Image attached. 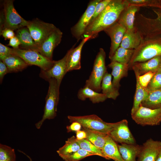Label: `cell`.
Returning a JSON list of instances; mask_svg holds the SVG:
<instances>
[{
	"label": "cell",
	"instance_id": "f546056e",
	"mask_svg": "<svg viewBox=\"0 0 161 161\" xmlns=\"http://www.w3.org/2000/svg\"><path fill=\"white\" fill-rule=\"evenodd\" d=\"M83 130L86 133V139L98 148L102 150L109 135L84 128Z\"/></svg>",
	"mask_w": 161,
	"mask_h": 161
},
{
	"label": "cell",
	"instance_id": "7dc6e473",
	"mask_svg": "<svg viewBox=\"0 0 161 161\" xmlns=\"http://www.w3.org/2000/svg\"><path fill=\"white\" fill-rule=\"evenodd\" d=\"M19 152H21V153H23L24 155H25L27 157H28V158L29 159L30 161H32V159L31 158V157L29 156L28 155H27L24 152L21 151H19Z\"/></svg>",
	"mask_w": 161,
	"mask_h": 161
},
{
	"label": "cell",
	"instance_id": "7bdbcfd3",
	"mask_svg": "<svg viewBox=\"0 0 161 161\" xmlns=\"http://www.w3.org/2000/svg\"><path fill=\"white\" fill-rule=\"evenodd\" d=\"M8 73L7 68L6 65L1 61H0V82L1 83L4 77Z\"/></svg>",
	"mask_w": 161,
	"mask_h": 161
},
{
	"label": "cell",
	"instance_id": "277c9868",
	"mask_svg": "<svg viewBox=\"0 0 161 161\" xmlns=\"http://www.w3.org/2000/svg\"><path fill=\"white\" fill-rule=\"evenodd\" d=\"M106 53L102 48L99 49L94 61L93 69L84 87H88L97 92L101 90V83L107 72L105 64Z\"/></svg>",
	"mask_w": 161,
	"mask_h": 161
},
{
	"label": "cell",
	"instance_id": "ab89813d",
	"mask_svg": "<svg viewBox=\"0 0 161 161\" xmlns=\"http://www.w3.org/2000/svg\"><path fill=\"white\" fill-rule=\"evenodd\" d=\"M11 49L1 43H0V59L2 61L11 54Z\"/></svg>",
	"mask_w": 161,
	"mask_h": 161
},
{
	"label": "cell",
	"instance_id": "8fae6325",
	"mask_svg": "<svg viewBox=\"0 0 161 161\" xmlns=\"http://www.w3.org/2000/svg\"><path fill=\"white\" fill-rule=\"evenodd\" d=\"M109 135L114 141L121 144H136L135 140L129 128L128 122L126 119L115 123Z\"/></svg>",
	"mask_w": 161,
	"mask_h": 161
},
{
	"label": "cell",
	"instance_id": "8d00e7d4",
	"mask_svg": "<svg viewBox=\"0 0 161 161\" xmlns=\"http://www.w3.org/2000/svg\"><path fill=\"white\" fill-rule=\"evenodd\" d=\"M161 89V70L159 69L149 82L146 89L148 92Z\"/></svg>",
	"mask_w": 161,
	"mask_h": 161
},
{
	"label": "cell",
	"instance_id": "1f68e13d",
	"mask_svg": "<svg viewBox=\"0 0 161 161\" xmlns=\"http://www.w3.org/2000/svg\"><path fill=\"white\" fill-rule=\"evenodd\" d=\"M134 51V49H126L120 47L110 59L111 61H116L129 64Z\"/></svg>",
	"mask_w": 161,
	"mask_h": 161
},
{
	"label": "cell",
	"instance_id": "74e56055",
	"mask_svg": "<svg viewBox=\"0 0 161 161\" xmlns=\"http://www.w3.org/2000/svg\"><path fill=\"white\" fill-rule=\"evenodd\" d=\"M111 1V0H101L95 7L94 13L90 23L93 21L103 10Z\"/></svg>",
	"mask_w": 161,
	"mask_h": 161
},
{
	"label": "cell",
	"instance_id": "5b68a950",
	"mask_svg": "<svg viewBox=\"0 0 161 161\" xmlns=\"http://www.w3.org/2000/svg\"><path fill=\"white\" fill-rule=\"evenodd\" d=\"M69 122L79 123L83 128L109 135L115 123H108L103 121L95 114L83 116H68Z\"/></svg>",
	"mask_w": 161,
	"mask_h": 161
},
{
	"label": "cell",
	"instance_id": "ffe728a7",
	"mask_svg": "<svg viewBox=\"0 0 161 161\" xmlns=\"http://www.w3.org/2000/svg\"><path fill=\"white\" fill-rule=\"evenodd\" d=\"M157 17L155 18L145 17L143 21L144 31L147 35L161 33V9H153Z\"/></svg>",
	"mask_w": 161,
	"mask_h": 161
},
{
	"label": "cell",
	"instance_id": "7402d4cb",
	"mask_svg": "<svg viewBox=\"0 0 161 161\" xmlns=\"http://www.w3.org/2000/svg\"><path fill=\"white\" fill-rule=\"evenodd\" d=\"M15 36L21 42L19 48L38 51V47L27 27H22L16 30Z\"/></svg>",
	"mask_w": 161,
	"mask_h": 161
},
{
	"label": "cell",
	"instance_id": "4dcf8cb0",
	"mask_svg": "<svg viewBox=\"0 0 161 161\" xmlns=\"http://www.w3.org/2000/svg\"><path fill=\"white\" fill-rule=\"evenodd\" d=\"M80 146L74 136L68 138L65 141V144L60 148L57 152L61 158L70 154L80 149Z\"/></svg>",
	"mask_w": 161,
	"mask_h": 161
},
{
	"label": "cell",
	"instance_id": "5bb4252c",
	"mask_svg": "<svg viewBox=\"0 0 161 161\" xmlns=\"http://www.w3.org/2000/svg\"><path fill=\"white\" fill-rule=\"evenodd\" d=\"M126 30V28L117 21L104 30L111 39V46L109 56L110 59L120 47Z\"/></svg>",
	"mask_w": 161,
	"mask_h": 161
},
{
	"label": "cell",
	"instance_id": "ee69618b",
	"mask_svg": "<svg viewBox=\"0 0 161 161\" xmlns=\"http://www.w3.org/2000/svg\"><path fill=\"white\" fill-rule=\"evenodd\" d=\"M21 42L18 38L16 36L10 39L8 45L12 47L13 49L19 48Z\"/></svg>",
	"mask_w": 161,
	"mask_h": 161
},
{
	"label": "cell",
	"instance_id": "f1b7e54d",
	"mask_svg": "<svg viewBox=\"0 0 161 161\" xmlns=\"http://www.w3.org/2000/svg\"><path fill=\"white\" fill-rule=\"evenodd\" d=\"M136 80V89L131 114L134 113L140 107L142 102L147 97L148 92L140 84L138 78V74L135 73Z\"/></svg>",
	"mask_w": 161,
	"mask_h": 161
},
{
	"label": "cell",
	"instance_id": "2e32d148",
	"mask_svg": "<svg viewBox=\"0 0 161 161\" xmlns=\"http://www.w3.org/2000/svg\"><path fill=\"white\" fill-rule=\"evenodd\" d=\"M92 39H93L92 36L83 38L77 47L74 48L73 46L67 51L66 61L67 72L80 69L81 56L82 49L86 42Z\"/></svg>",
	"mask_w": 161,
	"mask_h": 161
},
{
	"label": "cell",
	"instance_id": "7c38bea8",
	"mask_svg": "<svg viewBox=\"0 0 161 161\" xmlns=\"http://www.w3.org/2000/svg\"><path fill=\"white\" fill-rule=\"evenodd\" d=\"M67 57L66 53L61 59L54 61V64L50 68L46 70H41L40 77L47 81L51 78L55 79L60 86L63 78L68 72L66 66Z\"/></svg>",
	"mask_w": 161,
	"mask_h": 161
},
{
	"label": "cell",
	"instance_id": "836d02e7",
	"mask_svg": "<svg viewBox=\"0 0 161 161\" xmlns=\"http://www.w3.org/2000/svg\"><path fill=\"white\" fill-rule=\"evenodd\" d=\"M0 161H16L14 149L9 146L0 143Z\"/></svg>",
	"mask_w": 161,
	"mask_h": 161
},
{
	"label": "cell",
	"instance_id": "d6986e66",
	"mask_svg": "<svg viewBox=\"0 0 161 161\" xmlns=\"http://www.w3.org/2000/svg\"><path fill=\"white\" fill-rule=\"evenodd\" d=\"M108 66L112 69V75L113 76L112 81L115 88L119 89L120 85L121 79L128 75L129 69L128 64H124L116 61H111Z\"/></svg>",
	"mask_w": 161,
	"mask_h": 161
},
{
	"label": "cell",
	"instance_id": "3957f363",
	"mask_svg": "<svg viewBox=\"0 0 161 161\" xmlns=\"http://www.w3.org/2000/svg\"><path fill=\"white\" fill-rule=\"evenodd\" d=\"M48 81L49 83V86L45 98L44 113L42 119L35 125L38 129L41 128L46 120L54 119L57 115L60 86L55 79L51 78Z\"/></svg>",
	"mask_w": 161,
	"mask_h": 161
},
{
	"label": "cell",
	"instance_id": "e0dca14e",
	"mask_svg": "<svg viewBox=\"0 0 161 161\" xmlns=\"http://www.w3.org/2000/svg\"><path fill=\"white\" fill-rule=\"evenodd\" d=\"M140 7L128 5L122 12L117 22L124 26L126 30H135L134 22L136 13Z\"/></svg>",
	"mask_w": 161,
	"mask_h": 161
},
{
	"label": "cell",
	"instance_id": "484cf974",
	"mask_svg": "<svg viewBox=\"0 0 161 161\" xmlns=\"http://www.w3.org/2000/svg\"><path fill=\"white\" fill-rule=\"evenodd\" d=\"M77 96L79 99L82 100L89 98L94 103L103 102L107 98L106 96L102 93L96 92L88 87L84 86L79 90Z\"/></svg>",
	"mask_w": 161,
	"mask_h": 161
},
{
	"label": "cell",
	"instance_id": "4316f807",
	"mask_svg": "<svg viewBox=\"0 0 161 161\" xmlns=\"http://www.w3.org/2000/svg\"><path fill=\"white\" fill-rule=\"evenodd\" d=\"M102 93L106 95L107 98L115 100L119 95V89L113 85L112 75L107 72L102 79L101 86Z\"/></svg>",
	"mask_w": 161,
	"mask_h": 161
},
{
	"label": "cell",
	"instance_id": "8992f818",
	"mask_svg": "<svg viewBox=\"0 0 161 161\" xmlns=\"http://www.w3.org/2000/svg\"><path fill=\"white\" fill-rule=\"evenodd\" d=\"M11 54L19 56L29 66L34 65L38 66L42 70L49 69L54 63V61L50 60L38 52L33 50L11 48Z\"/></svg>",
	"mask_w": 161,
	"mask_h": 161
},
{
	"label": "cell",
	"instance_id": "b9f144b4",
	"mask_svg": "<svg viewBox=\"0 0 161 161\" xmlns=\"http://www.w3.org/2000/svg\"><path fill=\"white\" fill-rule=\"evenodd\" d=\"M81 125L78 123L74 122L71 124L66 127L67 132H69L72 131H77L80 130L81 127Z\"/></svg>",
	"mask_w": 161,
	"mask_h": 161
},
{
	"label": "cell",
	"instance_id": "d590c367",
	"mask_svg": "<svg viewBox=\"0 0 161 161\" xmlns=\"http://www.w3.org/2000/svg\"><path fill=\"white\" fill-rule=\"evenodd\" d=\"M95 155L94 154L80 148L74 153L61 158L64 161H80L86 157Z\"/></svg>",
	"mask_w": 161,
	"mask_h": 161
},
{
	"label": "cell",
	"instance_id": "30bf717a",
	"mask_svg": "<svg viewBox=\"0 0 161 161\" xmlns=\"http://www.w3.org/2000/svg\"><path fill=\"white\" fill-rule=\"evenodd\" d=\"M100 1L93 0L89 2L86 10L79 21L71 28V33L78 41L82 38L93 15L95 7Z\"/></svg>",
	"mask_w": 161,
	"mask_h": 161
},
{
	"label": "cell",
	"instance_id": "60d3db41",
	"mask_svg": "<svg viewBox=\"0 0 161 161\" xmlns=\"http://www.w3.org/2000/svg\"><path fill=\"white\" fill-rule=\"evenodd\" d=\"M0 35H2L5 40L10 39L15 36L13 30L7 28H5L0 31Z\"/></svg>",
	"mask_w": 161,
	"mask_h": 161
},
{
	"label": "cell",
	"instance_id": "ba28073f",
	"mask_svg": "<svg viewBox=\"0 0 161 161\" xmlns=\"http://www.w3.org/2000/svg\"><path fill=\"white\" fill-rule=\"evenodd\" d=\"M27 27L38 49L44 41L56 28L53 24L44 22L38 18L28 21Z\"/></svg>",
	"mask_w": 161,
	"mask_h": 161
},
{
	"label": "cell",
	"instance_id": "bcb514c9",
	"mask_svg": "<svg viewBox=\"0 0 161 161\" xmlns=\"http://www.w3.org/2000/svg\"><path fill=\"white\" fill-rule=\"evenodd\" d=\"M155 161H161V147Z\"/></svg>",
	"mask_w": 161,
	"mask_h": 161
},
{
	"label": "cell",
	"instance_id": "9c48e42d",
	"mask_svg": "<svg viewBox=\"0 0 161 161\" xmlns=\"http://www.w3.org/2000/svg\"><path fill=\"white\" fill-rule=\"evenodd\" d=\"M131 115L137 123L142 126L157 125L161 122V108L152 109L140 104L137 111Z\"/></svg>",
	"mask_w": 161,
	"mask_h": 161
},
{
	"label": "cell",
	"instance_id": "681fc988",
	"mask_svg": "<svg viewBox=\"0 0 161 161\" xmlns=\"http://www.w3.org/2000/svg\"></svg>",
	"mask_w": 161,
	"mask_h": 161
},
{
	"label": "cell",
	"instance_id": "6da1fadb",
	"mask_svg": "<svg viewBox=\"0 0 161 161\" xmlns=\"http://www.w3.org/2000/svg\"><path fill=\"white\" fill-rule=\"evenodd\" d=\"M128 5L125 0H111L103 10L89 24L82 38L92 36L94 38L98 33L116 22L123 10Z\"/></svg>",
	"mask_w": 161,
	"mask_h": 161
},
{
	"label": "cell",
	"instance_id": "f6af8a7d",
	"mask_svg": "<svg viewBox=\"0 0 161 161\" xmlns=\"http://www.w3.org/2000/svg\"><path fill=\"white\" fill-rule=\"evenodd\" d=\"M76 139L77 140H81L86 139V132L83 130H79L76 132Z\"/></svg>",
	"mask_w": 161,
	"mask_h": 161
},
{
	"label": "cell",
	"instance_id": "f35d334b",
	"mask_svg": "<svg viewBox=\"0 0 161 161\" xmlns=\"http://www.w3.org/2000/svg\"><path fill=\"white\" fill-rule=\"evenodd\" d=\"M155 73L156 72H149L140 76L138 74V78L139 81L143 87L145 89L147 88L149 82Z\"/></svg>",
	"mask_w": 161,
	"mask_h": 161
},
{
	"label": "cell",
	"instance_id": "7a4b0ae2",
	"mask_svg": "<svg viewBox=\"0 0 161 161\" xmlns=\"http://www.w3.org/2000/svg\"><path fill=\"white\" fill-rule=\"evenodd\" d=\"M159 56H161V33L145 36L134 50L128 64L129 69H131L135 63L144 62Z\"/></svg>",
	"mask_w": 161,
	"mask_h": 161
},
{
	"label": "cell",
	"instance_id": "cb8c5ba5",
	"mask_svg": "<svg viewBox=\"0 0 161 161\" xmlns=\"http://www.w3.org/2000/svg\"><path fill=\"white\" fill-rule=\"evenodd\" d=\"M1 61L7 66L8 73L21 71L29 66L21 58L12 54L6 57Z\"/></svg>",
	"mask_w": 161,
	"mask_h": 161
},
{
	"label": "cell",
	"instance_id": "d6a6232c",
	"mask_svg": "<svg viewBox=\"0 0 161 161\" xmlns=\"http://www.w3.org/2000/svg\"><path fill=\"white\" fill-rule=\"evenodd\" d=\"M128 5L139 7H150L161 9V0H125Z\"/></svg>",
	"mask_w": 161,
	"mask_h": 161
},
{
	"label": "cell",
	"instance_id": "44dd1931",
	"mask_svg": "<svg viewBox=\"0 0 161 161\" xmlns=\"http://www.w3.org/2000/svg\"><path fill=\"white\" fill-rule=\"evenodd\" d=\"M143 37L136 30H126L120 47L131 49H136L141 44Z\"/></svg>",
	"mask_w": 161,
	"mask_h": 161
},
{
	"label": "cell",
	"instance_id": "603a6c76",
	"mask_svg": "<svg viewBox=\"0 0 161 161\" xmlns=\"http://www.w3.org/2000/svg\"><path fill=\"white\" fill-rule=\"evenodd\" d=\"M102 151L104 158L114 161H124L120 153L118 145L111 137L108 135Z\"/></svg>",
	"mask_w": 161,
	"mask_h": 161
},
{
	"label": "cell",
	"instance_id": "9a60e30c",
	"mask_svg": "<svg viewBox=\"0 0 161 161\" xmlns=\"http://www.w3.org/2000/svg\"><path fill=\"white\" fill-rule=\"evenodd\" d=\"M161 147V141L148 139L141 146L137 161H155Z\"/></svg>",
	"mask_w": 161,
	"mask_h": 161
},
{
	"label": "cell",
	"instance_id": "f907efd6",
	"mask_svg": "<svg viewBox=\"0 0 161 161\" xmlns=\"http://www.w3.org/2000/svg\"></svg>",
	"mask_w": 161,
	"mask_h": 161
},
{
	"label": "cell",
	"instance_id": "c3c4849f",
	"mask_svg": "<svg viewBox=\"0 0 161 161\" xmlns=\"http://www.w3.org/2000/svg\"><path fill=\"white\" fill-rule=\"evenodd\" d=\"M160 69L161 70V64L160 65Z\"/></svg>",
	"mask_w": 161,
	"mask_h": 161
},
{
	"label": "cell",
	"instance_id": "e575fe53",
	"mask_svg": "<svg viewBox=\"0 0 161 161\" xmlns=\"http://www.w3.org/2000/svg\"><path fill=\"white\" fill-rule=\"evenodd\" d=\"M76 140L81 148L94 154L96 155L104 158L102 150L97 147L87 139H84L81 140H77L76 139Z\"/></svg>",
	"mask_w": 161,
	"mask_h": 161
},
{
	"label": "cell",
	"instance_id": "ac0fdd59",
	"mask_svg": "<svg viewBox=\"0 0 161 161\" xmlns=\"http://www.w3.org/2000/svg\"><path fill=\"white\" fill-rule=\"evenodd\" d=\"M161 64V56H159L144 62L135 63L131 69L140 76L149 72H156L160 68Z\"/></svg>",
	"mask_w": 161,
	"mask_h": 161
},
{
	"label": "cell",
	"instance_id": "52a82bcc",
	"mask_svg": "<svg viewBox=\"0 0 161 161\" xmlns=\"http://www.w3.org/2000/svg\"><path fill=\"white\" fill-rule=\"evenodd\" d=\"M13 1L5 0L3 2V29L7 28L16 31L27 27L28 21L21 17L17 12L14 6Z\"/></svg>",
	"mask_w": 161,
	"mask_h": 161
},
{
	"label": "cell",
	"instance_id": "83f0119b",
	"mask_svg": "<svg viewBox=\"0 0 161 161\" xmlns=\"http://www.w3.org/2000/svg\"><path fill=\"white\" fill-rule=\"evenodd\" d=\"M141 104L152 109L161 108V89L148 92L147 97Z\"/></svg>",
	"mask_w": 161,
	"mask_h": 161
},
{
	"label": "cell",
	"instance_id": "d4e9b609",
	"mask_svg": "<svg viewBox=\"0 0 161 161\" xmlns=\"http://www.w3.org/2000/svg\"><path fill=\"white\" fill-rule=\"evenodd\" d=\"M120 153L124 161H136L141 146L136 144L125 143L118 145Z\"/></svg>",
	"mask_w": 161,
	"mask_h": 161
},
{
	"label": "cell",
	"instance_id": "4fadbf2b",
	"mask_svg": "<svg viewBox=\"0 0 161 161\" xmlns=\"http://www.w3.org/2000/svg\"><path fill=\"white\" fill-rule=\"evenodd\" d=\"M63 33L56 27L47 37L38 48V52L45 57L52 60L55 48L60 43Z\"/></svg>",
	"mask_w": 161,
	"mask_h": 161
}]
</instances>
